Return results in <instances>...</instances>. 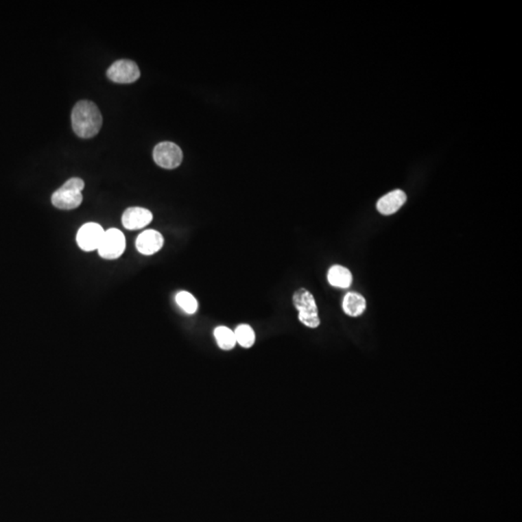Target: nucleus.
<instances>
[{"instance_id":"1","label":"nucleus","mask_w":522,"mask_h":522,"mask_svg":"<svg viewBox=\"0 0 522 522\" xmlns=\"http://www.w3.org/2000/svg\"><path fill=\"white\" fill-rule=\"evenodd\" d=\"M72 127L75 134L82 139L97 136L103 125V117L97 105L91 101H80L72 112Z\"/></svg>"},{"instance_id":"13","label":"nucleus","mask_w":522,"mask_h":522,"mask_svg":"<svg viewBox=\"0 0 522 522\" xmlns=\"http://www.w3.org/2000/svg\"><path fill=\"white\" fill-rule=\"evenodd\" d=\"M214 337L220 348L223 351H231L235 348L236 344L235 331L229 329L226 326H219L214 330Z\"/></svg>"},{"instance_id":"5","label":"nucleus","mask_w":522,"mask_h":522,"mask_svg":"<svg viewBox=\"0 0 522 522\" xmlns=\"http://www.w3.org/2000/svg\"><path fill=\"white\" fill-rule=\"evenodd\" d=\"M156 164L165 169H174L181 165L183 152L177 144L171 141L158 143L153 150Z\"/></svg>"},{"instance_id":"12","label":"nucleus","mask_w":522,"mask_h":522,"mask_svg":"<svg viewBox=\"0 0 522 522\" xmlns=\"http://www.w3.org/2000/svg\"><path fill=\"white\" fill-rule=\"evenodd\" d=\"M328 282L332 287L337 288H348L351 287L352 281V274L346 267L341 265H334L331 267L328 271Z\"/></svg>"},{"instance_id":"2","label":"nucleus","mask_w":522,"mask_h":522,"mask_svg":"<svg viewBox=\"0 0 522 522\" xmlns=\"http://www.w3.org/2000/svg\"><path fill=\"white\" fill-rule=\"evenodd\" d=\"M84 182L82 179L71 178L51 195L54 206L61 210H73L80 206L84 200L82 190Z\"/></svg>"},{"instance_id":"10","label":"nucleus","mask_w":522,"mask_h":522,"mask_svg":"<svg viewBox=\"0 0 522 522\" xmlns=\"http://www.w3.org/2000/svg\"><path fill=\"white\" fill-rule=\"evenodd\" d=\"M405 193L401 190L392 191L377 202V208L382 215H392L398 212L406 202Z\"/></svg>"},{"instance_id":"4","label":"nucleus","mask_w":522,"mask_h":522,"mask_svg":"<svg viewBox=\"0 0 522 522\" xmlns=\"http://www.w3.org/2000/svg\"><path fill=\"white\" fill-rule=\"evenodd\" d=\"M125 248L126 239L122 231L117 228H110L104 233L103 239L97 252L104 259L113 261L122 256Z\"/></svg>"},{"instance_id":"6","label":"nucleus","mask_w":522,"mask_h":522,"mask_svg":"<svg viewBox=\"0 0 522 522\" xmlns=\"http://www.w3.org/2000/svg\"><path fill=\"white\" fill-rule=\"evenodd\" d=\"M108 79L117 84H133L141 77L139 66L129 59H120L107 71Z\"/></svg>"},{"instance_id":"14","label":"nucleus","mask_w":522,"mask_h":522,"mask_svg":"<svg viewBox=\"0 0 522 522\" xmlns=\"http://www.w3.org/2000/svg\"><path fill=\"white\" fill-rule=\"evenodd\" d=\"M236 342L244 348H250L256 342V333L248 324H241L235 330Z\"/></svg>"},{"instance_id":"15","label":"nucleus","mask_w":522,"mask_h":522,"mask_svg":"<svg viewBox=\"0 0 522 522\" xmlns=\"http://www.w3.org/2000/svg\"><path fill=\"white\" fill-rule=\"evenodd\" d=\"M176 302L177 305L188 315H193L197 313L198 303L195 297L188 292H180L176 294Z\"/></svg>"},{"instance_id":"3","label":"nucleus","mask_w":522,"mask_h":522,"mask_svg":"<svg viewBox=\"0 0 522 522\" xmlns=\"http://www.w3.org/2000/svg\"><path fill=\"white\" fill-rule=\"evenodd\" d=\"M295 309L298 311V320L307 327L316 329L320 325L318 305L315 297L305 288H300L292 297Z\"/></svg>"},{"instance_id":"8","label":"nucleus","mask_w":522,"mask_h":522,"mask_svg":"<svg viewBox=\"0 0 522 522\" xmlns=\"http://www.w3.org/2000/svg\"><path fill=\"white\" fill-rule=\"evenodd\" d=\"M153 214L143 207H130L122 215V224L129 230H138L147 226L152 222Z\"/></svg>"},{"instance_id":"7","label":"nucleus","mask_w":522,"mask_h":522,"mask_svg":"<svg viewBox=\"0 0 522 522\" xmlns=\"http://www.w3.org/2000/svg\"><path fill=\"white\" fill-rule=\"evenodd\" d=\"M105 229L97 223L84 224L78 231L77 243L84 252H93L98 250L104 237Z\"/></svg>"},{"instance_id":"11","label":"nucleus","mask_w":522,"mask_h":522,"mask_svg":"<svg viewBox=\"0 0 522 522\" xmlns=\"http://www.w3.org/2000/svg\"><path fill=\"white\" fill-rule=\"evenodd\" d=\"M366 307L367 303H366L365 297L356 292H348L342 301V309L346 315L352 318L363 315L364 311H366Z\"/></svg>"},{"instance_id":"9","label":"nucleus","mask_w":522,"mask_h":522,"mask_svg":"<svg viewBox=\"0 0 522 522\" xmlns=\"http://www.w3.org/2000/svg\"><path fill=\"white\" fill-rule=\"evenodd\" d=\"M164 246V237L154 229L144 230L136 240V248L143 256H152Z\"/></svg>"}]
</instances>
